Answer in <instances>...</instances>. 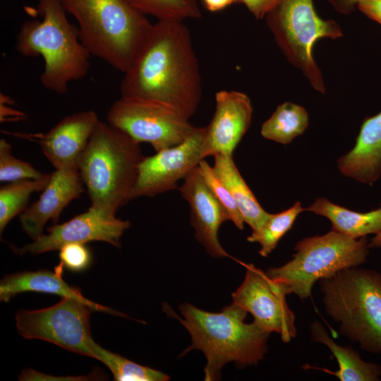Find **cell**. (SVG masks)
<instances>
[{"label":"cell","mask_w":381,"mask_h":381,"mask_svg":"<svg viewBox=\"0 0 381 381\" xmlns=\"http://www.w3.org/2000/svg\"><path fill=\"white\" fill-rule=\"evenodd\" d=\"M122 97L154 101L188 118L202 97L199 64L190 32L183 20H157L123 73Z\"/></svg>","instance_id":"obj_1"},{"label":"cell","mask_w":381,"mask_h":381,"mask_svg":"<svg viewBox=\"0 0 381 381\" xmlns=\"http://www.w3.org/2000/svg\"><path fill=\"white\" fill-rule=\"evenodd\" d=\"M179 308L183 319L172 313L192 339L181 356L194 349L204 353L205 381L219 380L222 367L229 362L246 366L256 365L264 358L270 333L254 321L245 322L248 312L237 304L232 303L219 313L205 311L189 303Z\"/></svg>","instance_id":"obj_2"},{"label":"cell","mask_w":381,"mask_h":381,"mask_svg":"<svg viewBox=\"0 0 381 381\" xmlns=\"http://www.w3.org/2000/svg\"><path fill=\"white\" fill-rule=\"evenodd\" d=\"M41 20L25 22L15 48L23 56H41L44 69L40 82L46 89L66 94L69 83L82 79L90 69V53L82 43L60 0H39Z\"/></svg>","instance_id":"obj_3"},{"label":"cell","mask_w":381,"mask_h":381,"mask_svg":"<svg viewBox=\"0 0 381 381\" xmlns=\"http://www.w3.org/2000/svg\"><path fill=\"white\" fill-rule=\"evenodd\" d=\"M144 157L139 143L107 121H99L78 165L90 206L116 214L130 201Z\"/></svg>","instance_id":"obj_4"},{"label":"cell","mask_w":381,"mask_h":381,"mask_svg":"<svg viewBox=\"0 0 381 381\" xmlns=\"http://www.w3.org/2000/svg\"><path fill=\"white\" fill-rule=\"evenodd\" d=\"M91 55L124 73L152 24L127 0H60Z\"/></svg>","instance_id":"obj_5"},{"label":"cell","mask_w":381,"mask_h":381,"mask_svg":"<svg viewBox=\"0 0 381 381\" xmlns=\"http://www.w3.org/2000/svg\"><path fill=\"white\" fill-rule=\"evenodd\" d=\"M325 313L342 335L381 353V273L353 267L320 280Z\"/></svg>","instance_id":"obj_6"},{"label":"cell","mask_w":381,"mask_h":381,"mask_svg":"<svg viewBox=\"0 0 381 381\" xmlns=\"http://www.w3.org/2000/svg\"><path fill=\"white\" fill-rule=\"evenodd\" d=\"M368 248L365 237L356 239L332 230L298 241L291 260L265 273L285 295L294 294L303 300L310 296L317 281L365 263Z\"/></svg>","instance_id":"obj_7"},{"label":"cell","mask_w":381,"mask_h":381,"mask_svg":"<svg viewBox=\"0 0 381 381\" xmlns=\"http://www.w3.org/2000/svg\"><path fill=\"white\" fill-rule=\"evenodd\" d=\"M265 18L286 60L302 72L313 89L324 94V79L314 61L313 48L319 39L341 37L339 25L321 18L313 0H279Z\"/></svg>","instance_id":"obj_8"},{"label":"cell","mask_w":381,"mask_h":381,"mask_svg":"<svg viewBox=\"0 0 381 381\" xmlns=\"http://www.w3.org/2000/svg\"><path fill=\"white\" fill-rule=\"evenodd\" d=\"M185 114L171 106L121 97L111 106L107 122L134 140L150 143L156 152L175 146L194 131Z\"/></svg>","instance_id":"obj_9"},{"label":"cell","mask_w":381,"mask_h":381,"mask_svg":"<svg viewBox=\"0 0 381 381\" xmlns=\"http://www.w3.org/2000/svg\"><path fill=\"white\" fill-rule=\"evenodd\" d=\"M94 310L71 298L38 310H22L16 315L18 333L28 339H41L74 353L96 359L92 345L90 317Z\"/></svg>","instance_id":"obj_10"},{"label":"cell","mask_w":381,"mask_h":381,"mask_svg":"<svg viewBox=\"0 0 381 381\" xmlns=\"http://www.w3.org/2000/svg\"><path fill=\"white\" fill-rule=\"evenodd\" d=\"M207 128L195 127L192 134L175 146L160 150L141 161L131 198L153 197L178 188L183 179L199 162L202 155Z\"/></svg>","instance_id":"obj_11"},{"label":"cell","mask_w":381,"mask_h":381,"mask_svg":"<svg viewBox=\"0 0 381 381\" xmlns=\"http://www.w3.org/2000/svg\"><path fill=\"white\" fill-rule=\"evenodd\" d=\"M245 278L232 294L233 303L253 316V321L270 333L279 334L284 343L296 335L295 315L280 287L265 272L253 264L246 265Z\"/></svg>","instance_id":"obj_12"},{"label":"cell","mask_w":381,"mask_h":381,"mask_svg":"<svg viewBox=\"0 0 381 381\" xmlns=\"http://www.w3.org/2000/svg\"><path fill=\"white\" fill-rule=\"evenodd\" d=\"M130 225L128 221L117 218L116 214L90 206L87 211L50 226L47 234H42L32 243L15 248L14 250L20 255H37L59 250L67 243L85 244L91 241L106 242L120 248L121 238Z\"/></svg>","instance_id":"obj_13"},{"label":"cell","mask_w":381,"mask_h":381,"mask_svg":"<svg viewBox=\"0 0 381 381\" xmlns=\"http://www.w3.org/2000/svg\"><path fill=\"white\" fill-rule=\"evenodd\" d=\"M215 111L207 131L202 155L205 158L233 152L248 130L253 107L248 96L236 90H220L215 94Z\"/></svg>","instance_id":"obj_14"},{"label":"cell","mask_w":381,"mask_h":381,"mask_svg":"<svg viewBox=\"0 0 381 381\" xmlns=\"http://www.w3.org/2000/svg\"><path fill=\"white\" fill-rule=\"evenodd\" d=\"M178 188L189 205L190 224L198 242L212 257L229 256L218 238L219 227L229 220V215L205 184L198 166Z\"/></svg>","instance_id":"obj_15"},{"label":"cell","mask_w":381,"mask_h":381,"mask_svg":"<svg viewBox=\"0 0 381 381\" xmlns=\"http://www.w3.org/2000/svg\"><path fill=\"white\" fill-rule=\"evenodd\" d=\"M99 121L95 111H79L64 117L46 133L36 135V140L56 169L78 170L80 159Z\"/></svg>","instance_id":"obj_16"},{"label":"cell","mask_w":381,"mask_h":381,"mask_svg":"<svg viewBox=\"0 0 381 381\" xmlns=\"http://www.w3.org/2000/svg\"><path fill=\"white\" fill-rule=\"evenodd\" d=\"M85 190L76 169H56L37 200L20 214L22 229L33 240L40 237L49 220L55 224L63 210Z\"/></svg>","instance_id":"obj_17"},{"label":"cell","mask_w":381,"mask_h":381,"mask_svg":"<svg viewBox=\"0 0 381 381\" xmlns=\"http://www.w3.org/2000/svg\"><path fill=\"white\" fill-rule=\"evenodd\" d=\"M64 265L60 263L54 271H23L5 276L0 282V301L8 302L14 296L32 291L55 294L61 298H71L89 305L94 311L112 315L127 317L126 314L109 307L95 303L83 296L80 289L70 286L62 278Z\"/></svg>","instance_id":"obj_18"},{"label":"cell","mask_w":381,"mask_h":381,"mask_svg":"<svg viewBox=\"0 0 381 381\" xmlns=\"http://www.w3.org/2000/svg\"><path fill=\"white\" fill-rule=\"evenodd\" d=\"M341 173L373 184L381 176V111L363 121L353 148L337 160Z\"/></svg>","instance_id":"obj_19"},{"label":"cell","mask_w":381,"mask_h":381,"mask_svg":"<svg viewBox=\"0 0 381 381\" xmlns=\"http://www.w3.org/2000/svg\"><path fill=\"white\" fill-rule=\"evenodd\" d=\"M212 167L215 174L231 194L244 222L252 231L258 230L270 215L259 204L239 171L233 155L218 154L214 156Z\"/></svg>","instance_id":"obj_20"},{"label":"cell","mask_w":381,"mask_h":381,"mask_svg":"<svg viewBox=\"0 0 381 381\" xmlns=\"http://www.w3.org/2000/svg\"><path fill=\"white\" fill-rule=\"evenodd\" d=\"M306 210L328 218L332 231L353 238L377 234L381 231V205L368 212H358L318 198Z\"/></svg>","instance_id":"obj_21"},{"label":"cell","mask_w":381,"mask_h":381,"mask_svg":"<svg viewBox=\"0 0 381 381\" xmlns=\"http://www.w3.org/2000/svg\"><path fill=\"white\" fill-rule=\"evenodd\" d=\"M313 341L327 346L339 365V369L331 372L322 369L337 377L341 381H376L381 376V365L363 361L358 351L351 346H343L332 339L322 325L315 321L310 325Z\"/></svg>","instance_id":"obj_22"},{"label":"cell","mask_w":381,"mask_h":381,"mask_svg":"<svg viewBox=\"0 0 381 381\" xmlns=\"http://www.w3.org/2000/svg\"><path fill=\"white\" fill-rule=\"evenodd\" d=\"M308 126V115L301 106L286 102L279 104L262 125L260 133L267 140L287 145L303 133Z\"/></svg>","instance_id":"obj_23"},{"label":"cell","mask_w":381,"mask_h":381,"mask_svg":"<svg viewBox=\"0 0 381 381\" xmlns=\"http://www.w3.org/2000/svg\"><path fill=\"white\" fill-rule=\"evenodd\" d=\"M51 174L41 179H23L10 182L0 188V233L17 214L23 212L32 193L42 191Z\"/></svg>","instance_id":"obj_24"},{"label":"cell","mask_w":381,"mask_h":381,"mask_svg":"<svg viewBox=\"0 0 381 381\" xmlns=\"http://www.w3.org/2000/svg\"><path fill=\"white\" fill-rule=\"evenodd\" d=\"M306 210L297 201L290 208L277 214H270L256 231L248 236L247 241L260 246L259 254L267 257L277 246L280 239L291 229L297 217Z\"/></svg>","instance_id":"obj_25"},{"label":"cell","mask_w":381,"mask_h":381,"mask_svg":"<svg viewBox=\"0 0 381 381\" xmlns=\"http://www.w3.org/2000/svg\"><path fill=\"white\" fill-rule=\"evenodd\" d=\"M96 359L111 370L116 381H167L169 376L155 369L141 365L117 353L109 351L95 341L92 345Z\"/></svg>","instance_id":"obj_26"},{"label":"cell","mask_w":381,"mask_h":381,"mask_svg":"<svg viewBox=\"0 0 381 381\" xmlns=\"http://www.w3.org/2000/svg\"><path fill=\"white\" fill-rule=\"evenodd\" d=\"M145 15L157 20L198 19L201 11L197 0H127Z\"/></svg>","instance_id":"obj_27"},{"label":"cell","mask_w":381,"mask_h":381,"mask_svg":"<svg viewBox=\"0 0 381 381\" xmlns=\"http://www.w3.org/2000/svg\"><path fill=\"white\" fill-rule=\"evenodd\" d=\"M198 169L212 195L228 214L229 220L231 221L238 229L243 230L244 228V219L238 210L231 194L226 186L215 174L212 167H211L205 159H202L198 163Z\"/></svg>","instance_id":"obj_28"},{"label":"cell","mask_w":381,"mask_h":381,"mask_svg":"<svg viewBox=\"0 0 381 381\" xmlns=\"http://www.w3.org/2000/svg\"><path fill=\"white\" fill-rule=\"evenodd\" d=\"M49 174L37 170L30 163L17 159L11 154V145L0 139V181L13 182L23 179H41Z\"/></svg>","instance_id":"obj_29"},{"label":"cell","mask_w":381,"mask_h":381,"mask_svg":"<svg viewBox=\"0 0 381 381\" xmlns=\"http://www.w3.org/2000/svg\"><path fill=\"white\" fill-rule=\"evenodd\" d=\"M59 250L61 262L70 271L83 272L87 270L91 264L90 250L84 243H67Z\"/></svg>","instance_id":"obj_30"},{"label":"cell","mask_w":381,"mask_h":381,"mask_svg":"<svg viewBox=\"0 0 381 381\" xmlns=\"http://www.w3.org/2000/svg\"><path fill=\"white\" fill-rule=\"evenodd\" d=\"M279 0H238L245 5L250 13L257 19L265 18L267 12Z\"/></svg>","instance_id":"obj_31"},{"label":"cell","mask_w":381,"mask_h":381,"mask_svg":"<svg viewBox=\"0 0 381 381\" xmlns=\"http://www.w3.org/2000/svg\"><path fill=\"white\" fill-rule=\"evenodd\" d=\"M358 9L381 25V0H359Z\"/></svg>","instance_id":"obj_32"},{"label":"cell","mask_w":381,"mask_h":381,"mask_svg":"<svg viewBox=\"0 0 381 381\" xmlns=\"http://www.w3.org/2000/svg\"><path fill=\"white\" fill-rule=\"evenodd\" d=\"M332 6L341 14L348 15L357 7L359 0H327Z\"/></svg>","instance_id":"obj_33"},{"label":"cell","mask_w":381,"mask_h":381,"mask_svg":"<svg viewBox=\"0 0 381 381\" xmlns=\"http://www.w3.org/2000/svg\"><path fill=\"white\" fill-rule=\"evenodd\" d=\"M202 1L208 11L216 12L238 2V0H202Z\"/></svg>","instance_id":"obj_34"},{"label":"cell","mask_w":381,"mask_h":381,"mask_svg":"<svg viewBox=\"0 0 381 381\" xmlns=\"http://www.w3.org/2000/svg\"><path fill=\"white\" fill-rule=\"evenodd\" d=\"M368 247L370 248H381V231L375 234L372 238L371 241L368 243Z\"/></svg>","instance_id":"obj_35"}]
</instances>
